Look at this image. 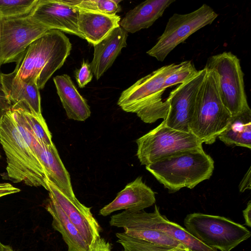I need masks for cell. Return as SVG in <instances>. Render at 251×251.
Wrapping results in <instances>:
<instances>
[{"label": "cell", "instance_id": "cell-1", "mask_svg": "<svg viewBox=\"0 0 251 251\" xmlns=\"http://www.w3.org/2000/svg\"><path fill=\"white\" fill-rule=\"evenodd\" d=\"M71 49L69 39L63 32L49 30L29 45L16 62L14 71L22 80L36 83L42 89L63 66Z\"/></svg>", "mask_w": 251, "mask_h": 251}, {"label": "cell", "instance_id": "cell-2", "mask_svg": "<svg viewBox=\"0 0 251 251\" xmlns=\"http://www.w3.org/2000/svg\"><path fill=\"white\" fill-rule=\"evenodd\" d=\"M0 143L6 157L9 179L48 190L47 173L20 132L11 109L0 119Z\"/></svg>", "mask_w": 251, "mask_h": 251}, {"label": "cell", "instance_id": "cell-3", "mask_svg": "<svg viewBox=\"0 0 251 251\" xmlns=\"http://www.w3.org/2000/svg\"><path fill=\"white\" fill-rule=\"evenodd\" d=\"M214 161L203 149L180 152L146 166V169L172 192L186 187L192 189L208 179Z\"/></svg>", "mask_w": 251, "mask_h": 251}, {"label": "cell", "instance_id": "cell-4", "mask_svg": "<svg viewBox=\"0 0 251 251\" xmlns=\"http://www.w3.org/2000/svg\"><path fill=\"white\" fill-rule=\"evenodd\" d=\"M179 64L164 66L142 77L121 93L118 106L126 112L136 113L144 123L151 124L166 118L167 101L162 96L166 89L164 81Z\"/></svg>", "mask_w": 251, "mask_h": 251}, {"label": "cell", "instance_id": "cell-5", "mask_svg": "<svg viewBox=\"0 0 251 251\" xmlns=\"http://www.w3.org/2000/svg\"><path fill=\"white\" fill-rule=\"evenodd\" d=\"M206 70L190 124V131L202 143L211 145L225 129L231 115L221 100L213 71Z\"/></svg>", "mask_w": 251, "mask_h": 251}, {"label": "cell", "instance_id": "cell-6", "mask_svg": "<svg viewBox=\"0 0 251 251\" xmlns=\"http://www.w3.org/2000/svg\"><path fill=\"white\" fill-rule=\"evenodd\" d=\"M184 225L204 245L220 251H231L251 235L244 226L220 216L191 213L184 218Z\"/></svg>", "mask_w": 251, "mask_h": 251}, {"label": "cell", "instance_id": "cell-7", "mask_svg": "<svg viewBox=\"0 0 251 251\" xmlns=\"http://www.w3.org/2000/svg\"><path fill=\"white\" fill-rule=\"evenodd\" d=\"M136 143V155L146 166L180 152L203 149L202 143L192 133L172 128L163 121Z\"/></svg>", "mask_w": 251, "mask_h": 251}, {"label": "cell", "instance_id": "cell-8", "mask_svg": "<svg viewBox=\"0 0 251 251\" xmlns=\"http://www.w3.org/2000/svg\"><path fill=\"white\" fill-rule=\"evenodd\" d=\"M205 67L213 71L221 100L231 116L250 107L245 91L244 73L236 55L230 51L212 55Z\"/></svg>", "mask_w": 251, "mask_h": 251}, {"label": "cell", "instance_id": "cell-9", "mask_svg": "<svg viewBox=\"0 0 251 251\" xmlns=\"http://www.w3.org/2000/svg\"><path fill=\"white\" fill-rule=\"evenodd\" d=\"M218 16L206 4L187 14H174L156 43L147 53L159 61H163L177 45L197 31L212 24Z\"/></svg>", "mask_w": 251, "mask_h": 251}, {"label": "cell", "instance_id": "cell-10", "mask_svg": "<svg viewBox=\"0 0 251 251\" xmlns=\"http://www.w3.org/2000/svg\"><path fill=\"white\" fill-rule=\"evenodd\" d=\"M49 30L28 15L14 18H2L0 65L17 62L29 45Z\"/></svg>", "mask_w": 251, "mask_h": 251}, {"label": "cell", "instance_id": "cell-11", "mask_svg": "<svg viewBox=\"0 0 251 251\" xmlns=\"http://www.w3.org/2000/svg\"><path fill=\"white\" fill-rule=\"evenodd\" d=\"M207 72L204 67L187 81L172 91L166 100L168 104L167 116L163 121L175 129L190 131V124L193 116L199 93Z\"/></svg>", "mask_w": 251, "mask_h": 251}, {"label": "cell", "instance_id": "cell-12", "mask_svg": "<svg viewBox=\"0 0 251 251\" xmlns=\"http://www.w3.org/2000/svg\"><path fill=\"white\" fill-rule=\"evenodd\" d=\"M18 128L25 142L45 168L49 178L63 192L76 198L70 175L54 145L48 146L40 141L31 132L19 110H11Z\"/></svg>", "mask_w": 251, "mask_h": 251}, {"label": "cell", "instance_id": "cell-13", "mask_svg": "<svg viewBox=\"0 0 251 251\" xmlns=\"http://www.w3.org/2000/svg\"><path fill=\"white\" fill-rule=\"evenodd\" d=\"M48 191L90 246L100 236V226L91 211L76 198L67 195L49 177Z\"/></svg>", "mask_w": 251, "mask_h": 251}, {"label": "cell", "instance_id": "cell-14", "mask_svg": "<svg viewBox=\"0 0 251 251\" xmlns=\"http://www.w3.org/2000/svg\"><path fill=\"white\" fill-rule=\"evenodd\" d=\"M79 10L60 0H38L28 15L50 30L56 29L84 39L78 27Z\"/></svg>", "mask_w": 251, "mask_h": 251}, {"label": "cell", "instance_id": "cell-15", "mask_svg": "<svg viewBox=\"0 0 251 251\" xmlns=\"http://www.w3.org/2000/svg\"><path fill=\"white\" fill-rule=\"evenodd\" d=\"M109 224L123 228L124 233L133 238L165 246L187 248L166 233L153 229L144 210L133 212L124 211L114 214L111 216Z\"/></svg>", "mask_w": 251, "mask_h": 251}, {"label": "cell", "instance_id": "cell-16", "mask_svg": "<svg viewBox=\"0 0 251 251\" xmlns=\"http://www.w3.org/2000/svg\"><path fill=\"white\" fill-rule=\"evenodd\" d=\"M0 82L11 110H22L42 117L41 98L36 83H27L16 76L13 71L0 73Z\"/></svg>", "mask_w": 251, "mask_h": 251}, {"label": "cell", "instance_id": "cell-17", "mask_svg": "<svg viewBox=\"0 0 251 251\" xmlns=\"http://www.w3.org/2000/svg\"><path fill=\"white\" fill-rule=\"evenodd\" d=\"M155 201L153 191L143 182L142 176H139L128 183L113 201L103 207L99 214L106 216L122 209L131 212L139 211L151 206Z\"/></svg>", "mask_w": 251, "mask_h": 251}, {"label": "cell", "instance_id": "cell-18", "mask_svg": "<svg viewBox=\"0 0 251 251\" xmlns=\"http://www.w3.org/2000/svg\"><path fill=\"white\" fill-rule=\"evenodd\" d=\"M127 32L120 26L94 45V56L90 64L92 73L99 79L112 65L123 48L127 45Z\"/></svg>", "mask_w": 251, "mask_h": 251}, {"label": "cell", "instance_id": "cell-19", "mask_svg": "<svg viewBox=\"0 0 251 251\" xmlns=\"http://www.w3.org/2000/svg\"><path fill=\"white\" fill-rule=\"evenodd\" d=\"M175 0H147L127 12L120 26L127 32L135 33L148 28L163 14Z\"/></svg>", "mask_w": 251, "mask_h": 251}, {"label": "cell", "instance_id": "cell-20", "mask_svg": "<svg viewBox=\"0 0 251 251\" xmlns=\"http://www.w3.org/2000/svg\"><path fill=\"white\" fill-rule=\"evenodd\" d=\"M120 21L121 17L117 14L109 15L79 10L78 27L84 39L95 45L119 26Z\"/></svg>", "mask_w": 251, "mask_h": 251}, {"label": "cell", "instance_id": "cell-21", "mask_svg": "<svg viewBox=\"0 0 251 251\" xmlns=\"http://www.w3.org/2000/svg\"><path fill=\"white\" fill-rule=\"evenodd\" d=\"M53 81L68 118L77 121L87 119L91 115L90 107L70 76L67 74L57 75Z\"/></svg>", "mask_w": 251, "mask_h": 251}, {"label": "cell", "instance_id": "cell-22", "mask_svg": "<svg viewBox=\"0 0 251 251\" xmlns=\"http://www.w3.org/2000/svg\"><path fill=\"white\" fill-rule=\"evenodd\" d=\"M45 208L52 218V228L61 234L68 251H88L89 247L84 238L50 194Z\"/></svg>", "mask_w": 251, "mask_h": 251}, {"label": "cell", "instance_id": "cell-23", "mask_svg": "<svg viewBox=\"0 0 251 251\" xmlns=\"http://www.w3.org/2000/svg\"><path fill=\"white\" fill-rule=\"evenodd\" d=\"M147 216L153 229L166 233L191 251H218L204 245L184 227L170 221L165 216L161 214L156 205L153 212H147Z\"/></svg>", "mask_w": 251, "mask_h": 251}, {"label": "cell", "instance_id": "cell-24", "mask_svg": "<svg viewBox=\"0 0 251 251\" xmlns=\"http://www.w3.org/2000/svg\"><path fill=\"white\" fill-rule=\"evenodd\" d=\"M227 146L236 145L251 149V110L248 108L232 116L225 129L219 135Z\"/></svg>", "mask_w": 251, "mask_h": 251}, {"label": "cell", "instance_id": "cell-25", "mask_svg": "<svg viewBox=\"0 0 251 251\" xmlns=\"http://www.w3.org/2000/svg\"><path fill=\"white\" fill-rule=\"evenodd\" d=\"M117 242L123 247V251H193L187 248L165 246L135 238L124 232L116 233Z\"/></svg>", "mask_w": 251, "mask_h": 251}, {"label": "cell", "instance_id": "cell-26", "mask_svg": "<svg viewBox=\"0 0 251 251\" xmlns=\"http://www.w3.org/2000/svg\"><path fill=\"white\" fill-rule=\"evenodd\" d=\"M38 0H0V17L2 19L28 16Z\"/></svg>", "mask_w": 251, "mask_h": 251}, {"label": "cell", "instance_id": "cell-27", "mask_svg": "<svg viewBox=\"0 0 251 251\" xmlns=\"http://www.w3.org/2000/svg\"><path fill=\"white\" fill-rule=\"evenodd\" d=\"M19 110L29 129L40 141L48 146H53L52 136L43 118Z\"/></svg>", "mask_w": 251, "mask_h": 251}, {"label": "cell", "instance_id": "cell-28", "mask_svg": "<svg viewBox=\"0 0 251 251\" xmlns=\"http://www.w3.org/2000/svg\"><path fill=\"white\" fill-rule=\"evenodd\" d=\"M121 0H78L75 6L79 10L116 15L121 10L119 4Z\"/></svg>", "mask_w": 251, "mask_h": 251}, {"label": "cell", "instance_id": "cell-29", "mask_svg": "<svg viewBox=\"0 0 251 251\" xmlns=\"http://www.w3.org/2000/svg\"><path fill=\"white\" fill-rule=\"evenodd\" d=\"M193 62L190 60L182 62L164 81L166 89L177 84L183 83L193 78L198 73Z\"/></svg>", "mask_w": 251, "mask_h": 251}, {"label": "cell", "instance_id": "cell-30", "mask_svg": "<svg viewBox=\"0 0 251 251\" xmlns=\"http://www.w3.org/2000/svg\"><path fill=\"white\" fill-rule=\"evenodd\" d=\"M75 76L78 86L80 88L84 87L93 78L90 64L83 61L80 68L76 70Z\"/></svg>", "mask_w": 251, "mask_h": 251}, {"label": "cell", "instance_id": "cell-31", "mask_svg": "<svg viewBox=\"0 0 251 251\" xmlns=\"http://www.w3.org/2000/svg\"><path fill=\"white\" fill-rule=\"evenodd\" d=\"M88 251H112L110 243L100 237L89 246Z\"/></svg>", "mask_w": 251, "mask_h": 251}, {"label": "cell", "instance_id": "cell-32", "mask_svg": "<svg viewBox=\"0 0 251 251\" xmlns=\"http://www.w3.org/2000/svg\"><path fill=\"white\" fill-rule=\"evenodd\" d=\"M20 191V189L14 187L10 183H0V198L6 195L18 193Z\"/></svg>", "mask_w": 251, "mask_h": 251}, {"label": "cell", "instance_id": "cell-33", "mask_svg": "<svg viewBox=\"0 0 251 251\" xmlns=\"http://www.w3.org/2000/svg\"><path fill=\"white\" fill-rule=\"evenodd\" d=\"M251 168L250 167L240 182L239 185L240 192H244L247 189H251Z\"/></svg>", "mask_w": 251, "mask_h": 251}, {"label": "cell", "instance_id": "cell-34", "mask_svg": "<svg viewBox=\"0 0 251 251\" xmlns=\"http://www.w3.org/2000/svg\"><path fill=\"white\" fill-rule=\"evenodd\" d=\"M243 215L245 221V225L251 226V201H249L246 208L243 211Z\"/></svg>", "mask_w": 251, "mask_h": 251}, {"label": "cell", "instance_id": "cell-35", "mask_svg": "<svg viewBox=\"0 0 251 251\" xmlns=\"http://www.w3.org/2000/svg\"><path fill=\"white\" fill-rule=\"evenodd\" d=\"M0 251H14L9 245H6L0 242Z\"/></svg>", "mask_w": 251, "mask_h": 251}, {"label": "cell", "instance_id": "cell-36", "mask_svg": "<svg viewBox=\"0 0 251 251\" xmlns=\"http://www.w3.org/2000/svg\"><path fill=\"white\" fill-rule=\"evenodd\" d=\"M2 18L0 17V31H1V25ZM1 65L0 63V67Z\"/></svg>", "mask_w": 251, "mask_h": 251}, {"label": "cell", "instance_id": "cell-37", "mask_svg": "<svg viewBox=\"0 0 251 251\" xmlns=\"http://www.w3.org/2000/svg\"></svg>", "mask_w": 251, "mask_h": 251}, {"label": "cell", "instance_id": "cell-38", "mask_svg": "<svg viewBox=\"0 0 251 251\" xmlns=\"http://www.w3.org/2000/svg\"></svg>", "mask_w": 251, "mask_h": 251}]
</instances>
